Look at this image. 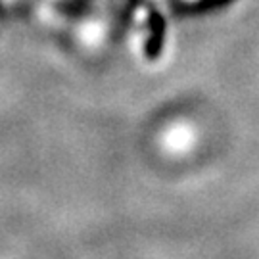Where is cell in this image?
<instances>
[{
	"label": "cell",
	"mask_w": 259,
	"mask_h": 259,
	"mask_svg": "<svg viewBox=\"0 0 259 259\" xmlns=\"http://www.w3.org/2000/svg\"><path fill=\"white\" fill-rule=\"evenodd\" d=\"M81 37H83L84 42L89 45H96L100 38H102V27L98 23H89L81 29Z\"/></svg>",
	"instance_id": "obj_1"
},
{
	"label": "cell",
	"mask_w": 259,
	"mask_h": 259,
	"mask_svg": "<svg viewBox=\"0 0 259 259\" xmlns=\"http://www.w3.org/2000/svg\"><path fill=\"white\" fill-rule=\"evenodd\" d=\"M183 142H185V133H183V131H173V133L167 137V144H169V146H175V148L179 146V148H181Z\"/></svg>",
	"instance_id": "obj_2"
}]
</instances>
